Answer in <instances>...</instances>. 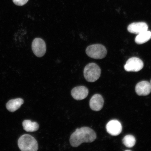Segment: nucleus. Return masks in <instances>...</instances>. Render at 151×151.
Returning a JSON list of instances; mask_svg holds the SVG:
<instances>
[{
  "mask_svg": "<svg viewBox=\"0 0 151 151\" xmlns=\"http://www.w3.org/2000/svg\"><path fill=\"white\" fill-rule=\"evenodd\" d=\"M97 135L93 130L88 127L77 128L71 135L70 142L73 147H77L83 143H91L95 141Z\"/></svg>",
  "mask_w": 151,
  "mask_h": 151,
  "instance_id": "1",
  "label": "nucleus"
},
{
  "mask_svg": "<svg viewBox=\"0 0 151 151\" xmlns=\"http://www.w3.org/2000/svg\"><path fill=\"white\" fill-rule=\"evenodd\" d=\"M18 146L22 151H37L38 148L36 139L29 134H24L20 137Z\"/></svg>",
  "mask_w": 151,
  "mask_h": 151,
  "instance_id": "2",
  "label": "nucleus"
},
{
  "mask_svg": "<svg viewBox=\"0 0 151 151\" xmlns=\"http://www.w3.org/2000/svg\"><path fill=\"white\" fill-rule=\"evenodd\" d=\"M101 69L97 64L94 63L88 64L84 70V75L88 82H93L99 78L101 75Z\"/></svg>",
  "mask_w": 151,
  "mask_h": 151,
  "instance_id": "3",
  "label": "nucleus"
},
{
  "mask_svg": "<svg viewBox=\"0 0 151 151\" xmlns=\"http://www.w3.org/2000/svg\"><path fill=\"white\" fill-rule=\"evenodd\" d=\"M148 26L146 22H133L128 26L127 30L130 33L138 35L148 31Z\"/></svg>",
  "mask_w": 151,
  "mask_h": 151,
  "instance_id": "9",
  "label": "nucleus"
},
{
  "mask_svg": "<svg viewBox=\"0 0 151 151\" xmlns=\"http://www.w3.org/2000/svg\"><path fill=\"white\" fill-rule=\"evenodd\" d=\"M144 64L142 60L137 57L130 58L124 65L125 70L128 72H138L143 67Z\"/></svg>",
  "mask_w": 151,
  "mask_h": 151,
  "instance_id": "6",
  "label": "nucleus"
},
{
  "mask_svg": "<svg viewBox=\"0 0 151 151\" xmlns=\"http://www.w3.org/2000/svg\"><path fill=\"white\" fill-rule=\"evenodd\" d=\"M88 94V88L83 86L76 87L73 88L71 91L72 96L77 101L85 99L87 97Z\"/></svg>",
  "mask_w": 151,
  "mask_h": 151,
  "instance_id": "8",
  "label": "nucleus"
},
{
  "mask_svg": "<svg viewBox=\"0 0 151 151\" xmlns=\"http://www.w3.org/2000/svg\"><path fill=\"white\" fill-rule=\"evenodd\" d=\"M135 91L139 96L149 95L151 92L150 83L147 81H142L139 82L135 86Z\"/></svg>",
  "mask_w": 151,
  "mask_h": 151,
  "instance_id": "11",
  "label": "nucleus"
},
{
  "mask_svg": "<svg viewBox=\"0 0 151 151\" xmlns=\"http://www.w3.org/2000/svg\"><path fill=\"white\" fill-rule=\"evenodd\" d=\"M123 143L126 147L131 148L135 144L136 139L133 136L131 135H126L123 139Z\"/></svg>",
  "mask_w": 151,
  "mask_h": 151,
  "instance_id": "15",
  "label": "nucleus"
},
{
  "mask_svg": "<svg viewBox=\"0 0 151 151\" xmlns=\"http://www.w3.org/2000/svg\"><path fill=\"white\" fill-rule=\"evenodd\" d=\"M24 129L26 132H34L38 130L39 126L37 123L32 122L31 120H26L22 122Z\"/></svg>",
  "mask_w": 151,
  "mask_h": 151,
  "instance_id": "14",
  "label": "nucleus"
},
{
  "mask_svg": "<svg viewBox=\"0 0 151 151\" xmlns=\"http://www.w3.org/2000/svg\"><path fill=\"white\" fill-rule=\"evenodd\" d=\"M24 103V100L20 98L11 99L7 103L6 108L10 112H14L19 109Z\"/></svg>",
  "mask_w": 151,
  "mask_h": 151,
  "instance_id": "12",
  "label": "nucleus"
},
{
  "mask_svg": "<svg viewBox=\"0 0 151 151\" xmlns=\"http://www.w3.org/2000/svg\"><path fill=\"white\" fill-rule=\"evenodd\" d=\"M104 103L103 98L101 94H94L90 99V106L92 110L99 111L103 108Z\"/></svg>",
  "mask_w": 151,
  "mask_h": 151,
  "instance_id": "10",
  "label": "nucleus"
},
{
  "mask_svg": "<svg viewBox=\"0 0 151 151\" xmlns=\"http://www.w3.org/2000/svg\"><path fill=\"white\" fill-rule=\"evenodd\" d=\"M108 133L112 136H117L121 133L122 126L119 121L116 120H111L106 126Z\"/></svg>",
  "mask_w": 151,
  "mask_h": 151,
  "instance_id": "7",
  "label": "nucleus"
},
{
  "mask_svg": "<svg viewBox=\"0 0 151 151\" xmlns=\"http://www.w3.org/2000/svg\"><path fill=\"white\" fill-rule=\"evenodd\" d=\"M150 84L151 86V81H150Z\"/></svg>",
  "mask_w": 151,
  "mask_h": 151,
  "instance_id": "17",
  "label": "nucleus"
},
{
  "mask_svg": "<svg viewBox=\"0 0 151 151\" xmlns=\"http://www.w3.org/2000/svg\"><path fill=\"white\" fill-rule=\"evenodd\" d=\"M32 48L34 54L37 57H42L46 52V43L40 38H36L34 40L32 43Z\"/></svg>",
  "mask_w": 151,
  "mask_h": 151,
  "instance_id": "5",
  "label": "nucleus"
},
{
  "mask_svg": "<svg viewBox=\"0 0 151 151\" xmlns=\"http://www.w3.org/2000/svg\"><path fill=\"white\" fill-rule=\"evenodd\" d=\"M151 39V32L147 31L138 34L136 37L135 41L137 44H143Z\"/></svg>",
  "mask_w": 151,
  "mask_h": 151,
  "instance_id": "13",
  "label": "nucleus"
},
{
  "mask_svg": "<svg viewBox=\"0 0 151 151\" xmlns=\"http://www.w3.org/2000/svg\"><path fill=\"white\" fill-rule=\"evenodd\" d=\"M15 4L18 6H23L26 4L28 0H12Z\"/></svg>",
  "mask_w": 151,
  "mask_h": 151,
  "instance_id": "16",
  "label": "nucleus"
},
{
  "mask_svg": "<svg viewBox=\"0 0 151 151\" xmlns=\"http://www.w3.org/2000/svg\"><path fill=\"white\" fill-rule=\"evenodd\" d=\"M86 52L91 58L101 59L105 57L107 51L104 46L101 44H96L88 46L86 49Z\"/></svg>",
  "mask_w": 151,
  "mask_h": 151,
  "instance_id": "4",
  "label": "nucleus"
}]
</instances>
